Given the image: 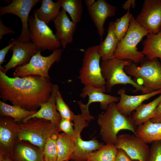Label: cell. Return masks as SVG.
I'll list each match as a JSON object with an SVG mask.
<instances>
[{"label":"cell","instance_id":"1","mask_svg":"<svg viewBox=\"0 0 161 161\" xmlns=\"http://www.w3.org/2000/svg\"><path fill=\"white\" fill-rule=\"evenodd\" d=\"M53 84L37 75L11 78L0 70V98L27 110L37 111L50 97Z\"/></svg>","mask_w":161,"mask_h":161},{"label":"cell","instance_id":"2","mask_svg":"<svg viewBox=\"0 0 161 161\" xmlns=\"http://www.w3.org/2000/svg\"><path fill=\"white\" fill-rule=\"evenodd\" d=\"M97 123L100 134L106 144H114L118 132L121 130H129L137 136L135 126L131 117L121 113L115 102L109 104L104 113L99 114Z\"/></svg>","mask_w":161,"mask_h":161},{"label":"cell","instance_id":"3","mask_svg":"<svg viewBox=\"0 0 161 161\" xmlns=\"http://www.w3.org/2000/svg\"><path fill=\"white\" fill-rule=\"evenodd\" d=\"M149 33L137 23L133 16L127 32L118 44L114 57L129 60L135 64L141 63L145 58V55L141 51H138L137 47L142 38Z\"/></svg>","mask_w":161,"mask_h":161},{"label":"cell","instance_id":"4","mask_svg":"<svg viewBox=\"0 0 161 161\" xmlns=\"http://www.w3.org/2000/svg\"><path fill=\"white\" fill-rule=\"evenodd\" d=\"M146 58L140 66L131 62L124 67V71L137 80V83L144 87L146 93L161 90V64L158 59L150 60Z\"/></svg>","mask_w":161,"mask_h":161},{"label":"cell","instance_id":"5","mask_svg":"<svg viewBox=\"0 0 161 161\" xmlns=\"http://www.w3.org/2000/svg\"><path fill=\"white\" fill-rule=\"evenodd\" d=\"M60 131L50 121L33 118L19 124L18 140L28 142L43 150L45 143L52 134Z\"/></svg>","mask_w":161,"mask_h":161},{"label":"cell","instance_id":"6","mask_svg":"<svg viewBox=\"0 0 161 161\" xmlns=\"http://www.w3.org/2000/svg\"><path fill=\"white\" fill-rule=\"evenodd\" d=\"M132 61L114 58L110 60L102 61L100 64L102 76L106 82V91L111 92L113 87L117 85L130 84L135 89L134 92L141 91L146 94L145 89L141 85L132 80L124 70L125 66L130 65Z\"/></svg>","mask_w":161,"mask_h":161},{"label":"cell","instance_id":"7","mask_svg":"<svg viewBox=\"0 0 161 161\" xmlns=\"http://www.w3.org/2000/svg\"><path fill=\"white\" fill-rule=\"evenodd\" d=\"M100 58L98 45L88 47L84 54L78 78L84 86H91L104 92L107 91L101 72Z\"/></svg>","mask_w":161,"mask_h":161},{"label":"cell","instance_id":"8","mask_svg":"<svg viewBox=\"0 0 161 161\" xmlns=\"http://www.w3.org/2000/svg\"><path fill=\"white\" fill-rule=\"evenodd\" d=\"M64 49L60 48L53 51L47 56L41 55V51L33 55L28 63L16 68L13 77H24L30 75H37L50 79L49 69L53 64L60 60Z\"/></svg>","mask_w":161,"mask_h":161},{"label":"cell","instance_id":"9","mask_svg":"<svg viewBox=\"0 0 161 161\" xmlns=\"http://www.w3.org/2000/svg\"><path fill=\"white\" fill-rule=\"evenodd\" d=\"M28 24L30 40L38 48L53 51L61 47L52 30L35 15L30 16Z\"/></svg>","mask_w":161,"mask_h":161},{"label":"cell","instance_id":"10","mask_svg":"<svg viewBox=\"0 0 161 161\" xmlns=\"http://www.w3.org/2000/svg\"><path fill=\"white\" fill-rule=\"evenodd\" d=\"M40 0H13L11 2L5 6H0V16L7 14H11L18 17L22 25V31L17 39L23 42L30 41L29 37L28 19L29 13L33 7Z\"/></svg>","mask_w":161,"mask_h":161},{"label":"cell","instance_id":"11","mask_svg":"<svg viewBox=\"0 0 161 161\" xmlns=\"http://www.w3.org/2000/svg\"><path fill=\"white\" fill-rule=\"evenodd\" d=\"M135 19L149 33L158 32L161 30V0H145L140 13Z\"/></svg>","mask_w":161,"mask_h":161},{"label":"cell","instance_id":"12","mask_svg":"<svg viewBox=\"0 0 161 161\" xmlns=\"http://www.w3.org/2000/svg\"><path fill=\"white\" fill-rule=\"evenodd\" d=\"M114 144L118 149L124 151L132 160L146 161L150 148L136 135L125 134L118 136Z\"/></svg>","mask_w":161,"mask_h":161},{"label":"cell","instance_id":"13","mask_svg":"<svg viewBox=\"0 0 161 161\" xmlns=\"http://www.w3.org/2000/svg\"><path fill=\"white\" fill-rule=\"evenodd\" d=\"M10 50L13 52L10 59L4 67L0 66V70L5 74L12 68L27 64L33 55L42 51L30 41L23 42L17 39Z\"/></svg>","mask_w":161,"mask_h":161},{"label":"cell","instance_id":"14","mask_svg":"<svg viewBox=\"0 0 161 161\" xmlns=\"http://www.w3.org/2000/svg\"><path fill=\"white\" fill-rule=\"evenodd\" d=\"M19 124L13 118L0 117V151L10 156L18 140Z\"/></svg>","mask_w":161,"mask_h":161},{"label":"cell","instance_id":"15","mask_svg":"<svg viewBox=\"0 0 161 161\" xmlns=\"http://www.w3.org/2000/svg\"><path fill=\"white\" fill-rule=\"evenodd\" d=\"M117 9L116 6L109 4L105 0L96 1L92 6L87 8L101 39L105 33L104 26L106 19L115 16Z\"/></svg>","mask_w":161,"mask_h":161},{"label":"cell","instance_id":"16","mask_svg":"<svg viewBox=\"0 0 161 161\" xmlns=\"http://www.w3.org/2000/svg\"><path fill=\"white\" fill-rule=\"evenodd\" d=\"M52 21L56 30V37L63 49H65L68 44L73 42L77 24L70 20L62 9Z\"/></svg>","mask_w":161,"mask_h":161},{"label":"cell","instance_id":"17","mask_svg":"<svg viewBox=\"0 0 161 161\" xmlns=\"http://www.w3.org/2000/svg\"><path fill=\"white\" fill-rule=\"evenodd\" d=\"M58 91V86L53 84L51 96L47 101L41 103L39 110L24 119L22 121V122H26L32 118H37L49 120L58 127L62 119L57 110L56 105V97Z\"/></svg>","mask_w":161,"mask_h":161},{"label":"cell","instance_id":"18","mask_svg":"<svg viewBox=\"0 0 161 161\" xmlns=\"http://www.w3.org/2000/svg\"><path fill=\"white\" fill-rule=\"evenodd\" d=\"M117 93L120 98L118 103L116 104V107L121 113L128 116L144 101L160 94L161 90L142 95H130L126 94L125 90L121 89L118 91Z\"/></svg>","mask_w":161,"mask_h":161},{"label":"cell","instance_id":"19","mask_svg":"<svg viewBox=\"0 0 161 161\" xmlns=\"http://www.w3.org/2000/svg\"><path fill=\"white\" fill-rule=\"evenodd\" d=\"M10 157L12 161H44L43 150L28 142L18 140Z\"/></svg>","mask_w":161,"mask_h":161},{"label":"cell","instance_id":"20","mask_svg":"<svg viewBox=\"0 0 161 161\" xmlns=\"http://www.w3.org/2000/svg\"><path fill=\"white\" fill-rule=\"evenodd\" d=\"M74 140L75 150L71 159L76 161H84L90 154L102 148L104 145L95 139L83 140L80 133H77Z\"/></svg>","mask_w":161,"mask_h":161},{"label":"cell","instance_id":"21","mask_svg":"<svg viewBox=\"0 0 161 161\" xmlns=\"http://www.w3.org/2000/svg\"><path fill=\"white\" fill-rule=\"evenodd\" d=\"M80 95L83 98L88 96L89 100L86 104L88 107L92 103L98 102L101 109L105 110L109 104L119 101L120 100L117 97L106 94L101 90L89 85L84 86Z\"/></svg>","mask_w":161,"mask_h":161},{"label":"cell","instance_id":"22","mask_svg":"<svg viewBox=\"0 0 161 161\" xmlns=\"http://www.w3.org/2000/svg\"><path fill=\"white\" fill-rule=\"evenodd\" d=\"M161 102V94L146 104L142 103L133 112L131 117L135 126H139L150 120Z\"/></svg>","mask_w":161,"mask_h":161},{"label":"cell","instance_id":"23","mask_svg":"<svg viewBox=\"0 0 161 161\" xmlns=\"http://www.w3.org/2000/svg\"><path fill=\"white\" fill-rule=\"evenodd\" d=\"M104 40L98 45L99 52L102 61L114 58V54L119 42L114 32L113 22H110Z\"/></svg>","mask_w":161,"mask_h":161},{"label":"cell","instance_id":"24","mask_svg":"<svg viewBox=\"0 0 161 161\" xmlns=\"http://www.w3.org/2000/svg\"><path fill=\"white\" fill-rule=\"evenodd\" d=\"M40 7L34 10V15L39 20L48 25L59 14L61 7V1L54 2L52 0H42Z\"/></svg>","mask_w":161,"mask_h":161},{"label":"cell","instance_id":"25","mask_svg":"<svg viewBox=\"0 0 161 161\" xmlns=\"http://www.w3.org/2000/svg\"><path fill=\"white\" fill-rule=\"evenodd\" d=\"M143 44L141 52L147 59L159 58L161 61V30L155 34L149 33Z\"/></svg>","mask_w":161,"mask_h":161},{"label":"cell","instance_id":"26","mask_svg":"<svg viewBox=\"0 0 161 161\" xmlns=\"http://www.w3.org/2000/svg\"><path fill=\"white\" fill-rule=\"evenodd\" d=\"M137 136L147 144L161 140V123H155L150 120L138 126L136 130Z\"/></svg>","mask_w":161,"mask_h":161},{"label":"cell","instance_id":"27","mask_svg":"<svg viewBox=\"0 0 161 161\" xmlns=\"http://www.w3.org/2000/svg\"><path fill=\"white\" fill-rule=\"evenodd\" d=\"M58 152L57 161H69L75 150L74 140L63 133L59 134L56 143Z\"/></svg>","mask_w":161,"mask_h":161},{"label":"cell","instance_id":"28","mask_svg":"<svg viewBox=\"0 0 161 161\" xmlns=\"http://www.w3.org/2000/svg\"><path fill=\"white\" fill-rule=\"evenodd\" d=\"M36 111L27 110L18 106L10 105L0 101V117H11L16 122L22 121Z\"/></svg>","mask_w":161,"mask_h":161},{"label":"cell","instance_id":"29","mask_svg":"<svg viewBox=\"0 0 161 161\" xmlns=\"http://www.w3.org/2000/svg\"><path fill=\"white\" fill-rule=\"evenodd\" d=\"M117 151L114 144H106L89 154L86 161H114Z\"/></svg>","mask_w":161,"mask_h":161},{"label":"cell","instance_id":"30","mask_svg":"<svg viewBox=\"0 0 161 161\" xmlns=\"http://www.w3.org/2000/svg\"><path fill=\"white\" fill-rule=\"evenodd\" d=\"M61 7L68 13L72 20L76 24L79 22L81 19L83 7L81 0H61Z\"/></svg>","mask_w":161,"mask_h":161},{"label":"cell","instance_id":"31","mask_svg":"<svg viewBox=\"0 0 161 161\" xmlns=\"http://www.w3.org/2000/svg\"><path fill=\"white\" fill-rule=\"evenodd\" d=\"M60 131L54 132L47 139L43 149L44 161H57L58 152L57 140Z\"/></svg>","mask_w":161,"mask_h":161},{"label":"cell","instance_id":"32","mask_svg":"<svg viewBox=\"0 0 161 161\" xmlns=\"http://www.w3.org/2000/svg\"><path fill=\"white\" fill-rule=\"evenodd\" d=\"M129 11V10H128L125 15L113 22L114 32L119 41L122 40L127 32L133 17Z\"/></svg>","mask_w":161,"mask_h":161},{"label":"cell","instance_id":"33","mask_svg":"<svg viewBox=\"0 0 161 161\" xmlns=\"http://www.w3.org/2000/svg\"><path fill=\"white\" fill-rule=\"evenodd\" d=\"M56 105L62 119L72 120L75 114L64 101L61 92L58 91L56 97Z\"/></svg>","mask_w":161,"mask_h":161},{"label":"cell","instance_id":"34","mask_svg":"<svg viewBox=\"0 0 161 161\" xmlns=\"http://www.w3.org/2000/svg\"><path fill=\"white\" fill-rule=\"evenodd\" d=\"M146 161H161V140L152 143Z\"/></svg>","mask_w":161,"mask_h":161},{"label":"cell","instance_id":"35","mask_svg":"<svg viewBox=\"0 0 161 161\" xmlns=\"http://www.w3.org/2000/svg\"><path fill=\"white\" fill-rule=\"evenodd\" d=\"M72 121L69 120L61 119L59 126L60 131L69 136L74 140L76 136V134L73 128L74 124Z\"/></svg>","mask_w":161,"mask_h":161},{"label":"cell","instance_id":"36","mask_svg":"<svg viewBox=\"0 0 161 161\" xmlns=\"http://www.w3.org/2000/svg\"><path fill=\"white\" fill-rule=\"evenodd\" d=\"M78 103L80 107L81 113L87 120H92L94 119V117L91 116L89 112V107L84 104L81 101H78Z\"/></svg>","mask_w":161,"mask_h":161},{"label":"cell","instance_id":"37","mask_svg":"<svg viewBox=\"0 0 161 161\" xmlns=\"http://www.w3.org/2000/svg\"><path fill=\"white\" fill-rule=\"evenodd\" d=\"M16 39H13L12 42L0 50V65H1L4 61L6 55L13 46Z\"/></svg>","mask_w":161,"mask_h":161},{"label":"cell","instance_id":"38","mask_svg":"<svg viewBox=\"0 0 161 161\" xmlns=\"http://www.w3.org/2000/svg\"><path fill=\"white\" fill-rule=\"evenodd\" d=\"M114 161H133V160L124 151L121 149H118Z\"/></svg>","mask_w":161,"mask_h":161},{"label":"cell","instance_id":"39","mask_svg":"<svg viewBox=\"0 0 161 161\" xmlns=\"http://www.w3.org/2000/svg\"><path fill=\"white\" fill-rule=\"evenodd\" d=\"M150 120L153 123H161V102L156 108Z\"/></svg>","mask_w":161,"mask_h":161},{"label":"cell","instance_id":"40","mask_svg":"<svg viewBox=\"0 0 161 161\" xmlns=\"http://www.w3.org/2000/svg\"><path fill=\"white\" fill-rule=\"evenodd\" d=\"M15 32L11 28L6 27L3 23L2 20L0 18V40L2 39L5 35L9 33H15Z\"/></svg>","mask_w":161,"mask_h":161},{"label":"cell","instance_id":"41","mask_svg":"<svg viewBox=\"0 0 161 161\" xmlns=\"http://www.w3.org/2000/svg\"><path fill=\"white\" fill-rule=\"evenodd\" d=\"M136 6V1L135 0H128L123 4V8L126 10H129L130 7L134 8Z\"/></svg>","mask_w":161,"mask_h":161},{"label":"cell","instance_id":"42","mask_svg":"<svg viewBox=\"0 0 161 161\" xmlns=\"http://www.w3.org/2000/svg\"><path fill=\"white\" fill-rule=\"evenodd\" d=\"M0 161H12L8 155L0 151Z\"/></svg>","mask_w":161,"mask_h":161},{"label":"cell","instance_id":"43","mask_svg":"<svg viewBox=\"0 0 161 161\" xmlns=\"http://www.w3.org/2000/svg\"><path fill=\"white\" fill-rule=\"evenodd\" d=\"M95 1H96L95 0H84L85 5L87 8L90 7L92 6Z\"/></svg>","mask_w":161,"mask_h":161},{"label":"cell","instance_id":"44","mask_svg":"<svg viewBox=\"0 0 161 161\" xmlns=\"http://www.w3.org/2000/svg\"><path fill=\"white\" fill-rule=\"evenodd\" d=\"M133 161H139L138 160H132Z\"/></svg>","mask_w":161,"mask_h":161},{"label":"cell","instance_id":"45","mask_svg":"<svg viewBox=\"0 0 161 161\" xmlns=\"http://www.w3.org/2000/svg\"></svg>","mask_w":161,"mask_h":161}]
</instances>
